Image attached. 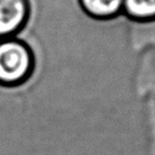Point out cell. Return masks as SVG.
I'll list each match as a JSON object with an SVG mask.
<instances>
[{"label": "cell", "mask_w": 155, "mask_h": 155, "mask_svg": "<svg viewBox=\"0 0 155 155\" xmlns=\"http://www.w3.org/2000/svg\"><path fill=\"white\" fill-rule=\"evenodd\" d=\"M34 56L31 48L17 36L0 39V85L17 86L31 77Z\"/></svg>", "instance_id": "1"}, {"label": "cell", "mask_w": 155, "mask_h": 155, "mask_svg": "<svg viewBox=\"0 0 155 155\" xmlns=\"http://www.w3.org/2000/svg\"><path fill=\"white\" fill-rule=\"evenodd\" d=\"M30 0H0V39L16 36L28 22Z\"/></svg>", "instance_id": "2"}, {"label": "cell", "mask_w": 155, "mask_h": 155, "mask_svg": "<svg viewBox=\"0 0 155 155\" xmlns=\"http://www.w3.org/2000/svg\"><path fill=\"white\" fill-rule=\"evenodd\" d=\"M84 15L97 21H108L122 14L124 0H77Z\"/></svg>", "instance_id": "3"}, {"label": "cell", "mask_w": 155, "mask_h": 155, "mask_svg": "<svg viewBox=\"0 0 155 155\" xmlns=\"http://www.w3.org/2000/svg\"><path fill=\"white\" fill-rule=\"evenodd\" d=\"M122 13L134 22H155V0H124Z\"/></svg>", "instance_id": "4"}]
</instances>
